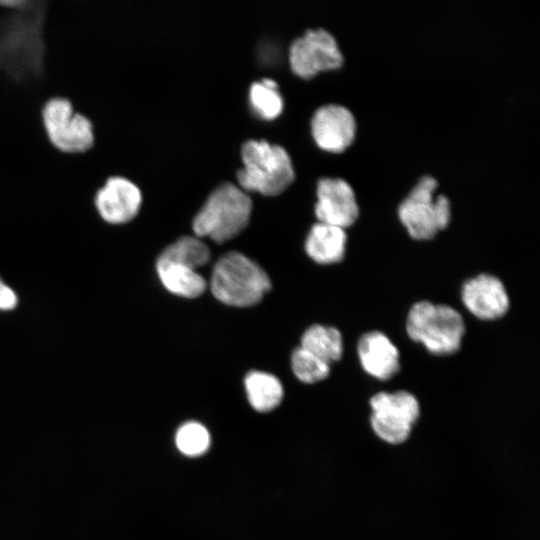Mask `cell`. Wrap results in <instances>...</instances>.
<instances>
[{"instance_id":"603a6c76","label":"cell","mask_w":540,"mask_h":540,"mask_svg":"<svg viewBox=\"0 0 540 540\" xmlns=\"http://www.w3.org/2000/svg\"><path fill=\"white\" fill-rule=\"evenodd\" d=\"M17 303L15 291L0 278V311L12 310Z\"/></svg>"},{"instance_id":"6da1fadb","label":"cell","mask_w":540,"mask_h":540,"mask_svg":"<svg viewBox=\"0 0 540 540\" xmlns=\"http://www.w3.org/2000/svg\"><path fill=\"white\" fill-rule=\"evenodd\" d=\"M2 0L0 6L16 10L0 20V69L14 79L37 75L43 70L45 44L42 23L45 17L43 2Z\"/></svg>"},{"instance_id":"8992f818","label":"cell","mask_w":540,"mask_h":540,"mask_svg":"<svg viewBox=\"0 0 540 540\" xmlns=\"http://www.w3.org/2000/svg\"><path fill=\"white\" fill-rule=\"evenodd\" d=\"M243 167L237 179L244 190L264 195L282 192L294 179V168L287 151L266 140L249 139L241 148Z\"/></svg>"},{"instance_id":"3957f363","label":"cell","mask_w":540,"mask_h":540,"mask_svg":"<svg viewBox=\"0 0 540 540\" xmlns=\"http://www.w3.org/2000/svg\"><path fill=\"white\" fill-rule=\"evenodd\" d=\"M252 211L250 196L232 182L219 184L195 215L192 228L197 237L223 243L248 224Z\"/></svg>"},{"instance_id":"7c38bea8","label":"cell","mask_w":540,"mask_h":540,"mask_svg":"<svg viewBox=\"0 0 540 540\" xmlns=\"http://www.w3.org/2000/svg\"><path fill=\"white\" fill-rule=\"evenodd\" d=\"M142 203L140 188L123 176H110L94 195L99 216L110 224H123L132 220Z\"/></svg>"},{"instance_id":"7402d4cb","label":"cell","mask_w":540,"mask_h":540,"mask_svg":"<svg viewBox=\"0 0 540 540\" xmlns=\"http://www.w3.org/2000/svg\"><path fill=\"white\" fill-rule=\"evenodd\" d=\"M291 365L294 375L306 384L322 381L330 374V364L300 346L292 353Z\"/></svg>"},{"instance_id":"4fadbf2b","label":"cell","mask_w":540,"mask_h":540,"mask_svg":"<svg viewBox=\"0 0 540 540\" xmlns=\"http://www.w3.org/2000/svg\"><path fill=\"white\" fill-rule=\"evenodd\" d=\"M465 308L476 318L497 320L509 310L510 300L503 282L492 274H479L466 280L461 288Z\"/></svg>"},{"instance_id":"9c48e42d","label":"cell","mask_w":540,"mask_h":540,"mask_svg":"<svg viewBox=\"0 0 540 540\" xmlns=\"http://www.w3.org/2000/svg\"><path fill=\"white\" fill-rule=\"evenodd\" d=\"M289 61L294 73L309 78L320 71L339 68L344 62V55L331 32L325 28H313L293 40Z\"/></svg>"},{"instance_id":"52a82bcc","label":"cell","mask_w":540,"mask_h":540,"mask_svg":"<svg viewBox=\"0 0 540 540\" xmlns=\"http://www.w3.org/2000/svg\"><path fill=\"white\" fill-rule=\"evenodd\" d=\"M41 118L49 142L60 152L84 153L95 143L92 120L76 112L66 97L49 98L42 107Z\"/></svg>"},{"instance_id":"ffe728a7","label":"cell","mask_w":540,"mask_h":540,"mask_svg":"<svg viewBox=\"0 0 540 540\" xmlns=\"http://www.w3.org/2000/svg\"><path fill=\"white\" fill-rule=\"evenodd\" d=\"M277 82L271 78L255 81L249 89L253 109L263 118L276 117L283 108V99L277 90Z\"/></svg>"},{"instance_id":"5b68a950","label":"cell","mask_w":540,"mask_h":540,"mask_svg":"<svg viewBox=\"0 0 540 540\" xmlns=\"http://www.w3.org/2000/svg\"><path fill=\"white\" fill-rule=\"evenodd\" d=\"M438 185L432 174H423L398 205V218L415 240L432 239L451 221V201L444 193L436 194Z\"/></svg>"},{"instance_id":"ba28073f","label":"cell","mask_w":540,"mask_h":540,"mask_svg":"<svg viewBox=\"0 0 540 540\" xmlns=\"http://www.w3.org/2000/svg\"><path fill=\"white\" fill-rule=\"evenodd\" d=\"M370 425L374 434L390 445L408 440L420 417V404L409 391L378 392L369 400Z\"/></svg>"},{"instance_id":"2e32d148","label":"cell","mask_w":540,"mask_h":540,"mask_svg":"<svg viewBox=\"0 0 540 540\" xmlns=\"http://www.w3.org/2000/svg\"><path fill=\"white\" fill-rule=\"evenodd\" d=\"M156 270L162 285L177 296L196 298L207 287L203 276L189 266L158 258Z\"/></svg>"},{"instance_id":"e0dca14e","label":"cell","mask_w":540,"mask_h":540,"mask_svg":"<svg viewBox=\"0 0 540 540\" xmlns=\"http://www.w3.org/2000/svg\"><path fill=\"white\" fill-rule=\"evenodd\" d=\"M248 401L253 409L266 413L282 401L284 389L280 380L267 372L251 371L244 380Z\"/></svg>"},{"instance_id":"30bf717a","label":"cell","mask_w":540,"mask_h":540,"mask_svg":"<svg viewBox=\"0 0 540 540\" xmlns=\"http://www.w3.org/2000/svg\"><path fill=\"white\" fill-rule=\"evenodd\" d=\"M316 196L314 211L318 222L346 229L358 219L360 207L356 191L346 179L332 176L319 178Z\"/></svg>"},{"instance_id":"277c9868","label":"cell","mask_w":540,"mask_h":540,"mask_svg":"<svg viewBox=\"0 0 540 540\" xmlns=\"http://www.w3.org/2000/svg\"><path fill=\"white\" fill-rule=\"evenodd\" d=\"M405 327L411 340L437 356L457 352L465 334L464 319L455 308L426 300L411 306Z\"/></svg>"},{"instance_id":"44dd1931","label":"cell","mask_w":540,"mask_h":540,"mask_svg":"<svg viewBox=\"0 0 540 540\" xmlns=\"http://www.w3.org/2000/svg\"><path fill=\"white\" fill-rule=\"evenodd\" d=\"M210 442L209 431L204 425L196 421L182 424L175 435L178 450L189 457L203 455L209 449Z\"/></svg>"},{"instance_id":"ac0fdd59","label":"cell","mask_w":540,"mask_h":540,"mask_svg":"<svg viewBox=\"0 0 540 540\" xmlns=\"http://www.w3.org/2000/svg\"><path fill=\"white\" fill-rule=\"evenodd\" d=\"M300 347L331 365L342 357L343 338L335 327L314 324L303 333Z\"/></svg>"},{"instance_id":"d6986e66","label":"cell","mask_w":540,"mask_h":540,"mask_svg":"<svg viewBox=\"0 0 540 540\" xmlns=\"http://www.w3.org/2000/svg\"><path fill=\"white\" fill-rule=\"evenodd\" d=\"M209 247L196 236H183L167 246L158 258L177 262L195 270L210 260Z\"/></svg>"},{"instance_id":"5bb4252c","label":"cell","mask_w":540,"mask_h":540,"mask_svg":"<svg viewBox=\"0 0 540 540\" xmlns=\"http://www.w3.org/2000/svg\"><path fill=\"white\" fill-rule=\"evenodd\" d=\"M357 355L363 370L377 380H389L400 369L399 350L381 331L364 333L357 343Z\"/></svg>"},{"instance_id":"8fae6325","label":"cell","mask_w":540,"mask_h":540,"mask_svg":"<svg viewBox=\"0 0 540 540\" xmlns=\"http://www.w3.org/2000/svg\"><path fill=\"white\" fill-rule=\"evenodd\" d=\"M357 129L355 114L343 104H323L311 117V133L316 144L330 152L348 148L357 136Z\"/></svg>"},{"instance_id":"9a60e30c","label":"cell","mask_w":540,"mask_h":540,"mask_svg":"<svg viewBox=\"0 0 540 540\" xmlns=\"http://www.w3.org/2000/svg\"><path fill=\"white\" fill-rule=\"evenodd\" d=\"M346 229L322 222L314 223L305 240L307 255L318 264L340 262L346 252Z\"/></svg>"},{"instance_id":"7a4b0ae2","label":"cell","mask_w":540,"mask_h":540,"mask_svg":"<svg viewBox=\"0 0 540 540\" xmlns=\"http://www.w3.org/2000/svg\"><path fill=\"white\" fill-rule=\"evenodd\" d=\"M210 289L214 297L225 305L251 307L271 289V281L252 259L238 251H230L216 261Z\"/></svg>"}]
</instances>
